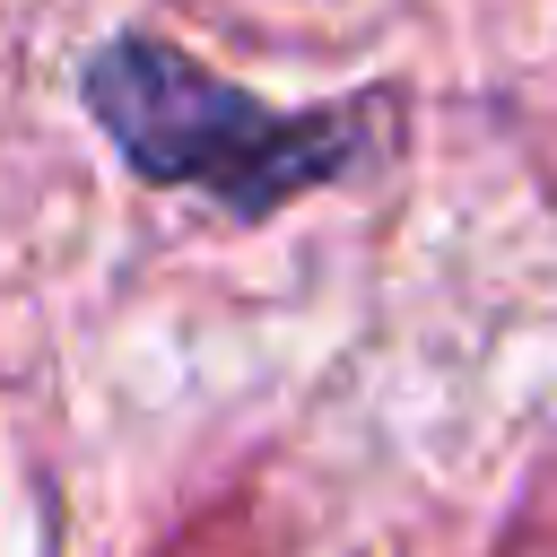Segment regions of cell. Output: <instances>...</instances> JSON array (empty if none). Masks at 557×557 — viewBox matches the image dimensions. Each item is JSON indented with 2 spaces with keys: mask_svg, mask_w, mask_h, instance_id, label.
<instances>
[{
  "mask_svg": "<svg viewBox=\"0 0 557 557\" xmlns=\"http://www.w3.org/2000/svg\"><path fill=\"white\" fill-rule=\"evenodd\" d=\"M78 96L139 183L200 191L235 226H261L287 200L348 183L383 148V104H392V96H357V104L278 113L148 26H122L113 44H96L78 70Z\"/></svg>",
  "mask_w": 557,
  "mask_h": 557,
  "instance_id": "cell-1",
  "label": "cell"
}]
</instances>
